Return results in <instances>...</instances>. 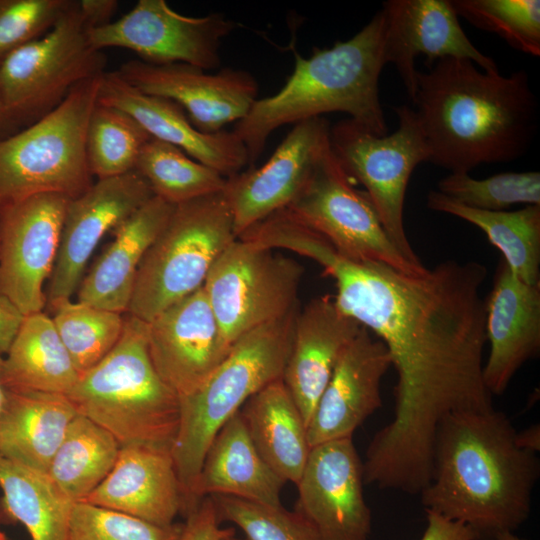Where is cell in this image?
I'll return each mask as SVG.
<instances>
[{
    "instance_id": "1",
    "label": "cell",
    "mask_w": 540,
    "mask_h": 540,
    "mask_svg": "<svg viewBox=\"0 0 540 540\" xmlns=\"http://www.w3.org/2000/svg\"><path fill=\"white\" fill-rule=\"evenodd\" d=\"M283 247L322 266L335 282L337 307L385 344L396 371L394 415L367 447L365 484L420 494L441 421L493 407L483 378L486 267L447 260L410 274L354 262L304 225L287 231Z\"/></svg>"
},
{
    "instance_id": "2",
    "label": "cell",
    "mask_w": 540,
    "mask_h": 540,
    "mask_svg": "<svg viewBox=\"0 0 540 540\" xmlns=\"http://www.w3.org/2000/svg\"><path fill=\"white\" fill-rule=\"evenodd\" d=\"M539 470L536 454L519 445L503 412L452 413L437 429L421 503L425 511L467 525L476 540H496L529 518Z\"/></svg>"
},
{
    "instance_id": "3",
    "label": "cell",
    "mask_w": 540,
    "mask_h": 540,
    "mask_svg": "<svg viewBox=\"0 0 540 540\" xmlns=\"http://www.w3.org/2000/svg\"><path fill=\"white\" fill-rule=\"evenodd\" d=\"M412 102L429 162L450 173L515 160L536 132L537 101L524 70L502 75L468 59H440L417 72Z\"/></svg>"
},
{
    "instance_id": "4",
    "label": "cell",
    "mask_w": 540,
    "mask_h": 540,
    "mask_svg": "<svg viewBox=\"0 0 540 540\" xmlns=\"http://www.w3.org/2000/svg\"><path fill=\"white\" fill-rule=\"evenodd\" d=\"M386 64L385 21L378 11L358 33L331 48L296 54L293 72L275 94L257 99L233 132L244 144L249 166L268 137L286 124L330 112H344L377 136L388 132L379 98V78Z\"/></svg>"
},
{
    "instance_id": "5",
    "label": "cell",
    "mask_w": 540,
    "mask_h": 540,
    "mask_svg": "<svg viewBox=\"0 0 540 540\" xmlns=\"http://www.w3.org/2000/svg\"><path fill=\"white\" fill-rule=\"evenodd\" d=\"M147 332V322L127 313L117 344L80 375L66 396L79 414L107 430L121 447L171 451L180 401L152 363Z\"/></svg>"
},
{
    "instance_id": "6",
    "label": "cell",
    "mask_w": 540,
    "mask_h": 540,
    "mask_svg": "<svg viewBox=\"0 0 540 540\" xmlns=\"http://www.w3.org/2000/svg\"><path fill=\"white\" fill-rule=\"evenodd\" d=\"M298 312L297 306L243 335L196 391L179 398L180 420L171 455L185 494L186 515L193 509L191 492L216 433L251 396L282 378Z\"/></svg>"
},
{
    "instance_id": "7",
    "label": "cell",
    "mask_w": 540,
    "mask_h": 540,
    "mask_svg": "<svg viewBox=\"0 0 540 540\" xmlns=\"http://www.w3.org/2000/svg\"><path fill=\"white\" fill-rule=\"evenodd\" d=\"M101 77L75 85L53 110L0 140V213L39 194L73 199L93 184L86 133Z\"/></svg>"
},
{
    "instance_id": "8",
    "label": "cell",
    "mask_w": 540,
    "mask_h": 540,
    "mask_svg": "<svg viewBox=\"0 0 540 540\" xmlns=\"http://www.w3.org/2000/svg\"><path fill=\"white\" fill-rule=\"evenodd\" d=\"M235 239L224 191L175 205L139 265L127 313L148 323L201 288Z\"/></svg>"
},
{
    "instance_id": "9",
    "label": "cell",
    "mask_w": 540,
    "mask_h": 540,
    "mask_svg": "<svg viewBox=\"0 0 540 540\" xmlns=\"http://www.w3.org/2000/svg\"><path fill=\"white\" fill-rule=\"evenodd\" d=\"M90 29L73 0L47 33L0 62V96L8 122H35L75 85L105 73L106 57L91 45Z\"/></svg>"
},
{
    "instance_id": "10",
    "label": "cell",
    "mask_w": 540,
    "mask_h": 540,
    "mask_svg": "<svg viewBox=\"0 0 540 540\" xmlns=\"http://www.w3.org/2000/svg\"><path fill=\"white\" fill-rule=\"evenodd\" d=\"M394 110L398 128L392 134L377 136L348 118L330 127V148L352 182L365 188L392 242L411 263L423 265L406 235L403 210L410 176L430 153L414 109Z\"/></svg>"
},
{
    "instance_id": "11",
    "label": "cell",
    "mask_w": 540,
    "mask_h": 540,
    "mask_svg": "<svg viewBox=\"0 0 540 540\" xmlns=\"http://www.w3.org/2000/svg\"><path fill=\"white\" fill-rule=\"evenodd\" d=\"M303 267L274 250L236 238L211 267L203 288L228 354L243 335L298 306Z\"/></svg>"
},
{
    "instance_id": "12",
    "label": "cell",
    "mask_w": 540,
    "mask_h": 540,
    "mask_svg": "<svg viewBox=\"0 0 540 540\" xmlns=\"http://www.w3.org/2000/svg\"><path fill=\"white\" fill-rule=\"evenodd\" d=\"M286 209L348 260L410 274L427 269L411 263L392 242L366 193L354 187L330 147Z\"/></svg>"
},
{
    "instance_id": "13",
    "label": "cell",
    "mask_w": 540,
    "mask_h": 540,
    "mask_svg": "<svg viewBox=\"0 0 540 540\" xmlns=\"http://www.w3.org/2000/svg\"><path fill=\"white\" fill-rule=\"evenodd\" d=\"M235 27L221 13L192 17L173 10L165 0H139L121 18L90 29L88 36L100 51L120 47L145 63H183L207 71L219 67L222 39Z\"/></svg>"
},
{
    "instance_id": "14",
    "label": "cell",
    "mask_w": 540,
    "mask_h": 540,
    "mask_svg": "<svg viewBox=\"0 0 540 540\" xmlns=\"http://www.w3.org/2000/svg\"><path fill=\"white\" fill-rule=\"evenodd\" d=\"M71 198L34 195L0 213V293L24 315L43 311Z\"/></svg>"
},
{
    "instance_id": "15",
    "label": "cell",
    "mask_w": 540,
    "mask_h": 540,
    "mask_svg": "<svg viewBox=\"0 0 540 540\" xmlns=\"http://www.w3.org/2000/svg\"><path fill=\"white\" fill-rule=\"evenodd\" d=\"M330 127L324 117L295 123L266 163L226 179L236 238L295 200L330 147Z\"/></svg>"
},
{
    "instance_id": "16",
    "label": "cell",
    "mask_w": 540,
    "mask_h": 540,
    "mask_svg": "<svg viewBox=\"0 0 540 540\" xmlns=\"http://www.w3.org/2000/svg\"><path fill=\"white\" fill-rule=\"evenodd\" d=\"M363 484V461L352 438L315 445L296 483L295 510L321 540H368L372 519Z\"/></svg>"
},
{
    "instance_id": "17",
    "label": "cell",
    "mask_w": 540,
    "mask_h": 540,
    "mask_svg": "<svg viewBox=\"0 0 540 540\" xmlns=\"http://www.w3.org/2000/svg\"><path fill=\"white\" fill-rule=\"evenodd\" d=\"M117 73L142 93L177 103L192 125L207 134L243 119L257 100L258 83L242 69L210 74L188 64L153 65L138 59L123 63Z\"/></svg>"
},
{
    "instance_id": "18",
    "label": "cell",
    "mask_w": 540,
    "mask_h": 540,
    "mask_svg": "<svg viewBox=\"0 0 540 540\" xmlns=\"http://www.w3.org/2000/svg\"><path fill=\"white\" fill-rule=\"evenodd\" d=\"M153 196L148 183L134 170L97 179L84 193L70 199L48 280V304L71 298L100 240Z\"/></svg>"
},
{
    "instance_id": "19",
    "label": "cell",
    "mask_w": 540,
    "mask_h": 540,
    "mask_svg": "<svg viewBox=\"0 0 540 540\" xmlns=\"http://www.w3.org/2000/svg\"><path fill=\"white\" fill-rule=\"evenodd\" d=\"M385 21V60L393 64L411 101L416 93L415 60L426 56L428 67L444 58L468 59L486 71L498 70L462 29L451 0H389Z\"/></svg>"
},
{
    "instance_id": "20",
    "label": "cell",
    "mask_w": 540,
    "mask_h": 540,
    "mask_svg": "<svg viewBox=\"0 0 540 540\" xmlns=\"http://www.w3.org/2000/svg\"><path fill=\"white\" fill-rule=\"evenodd\" d=\"M148 350L179 398L196 391L228 355L203 286L148 322Z\"/></svg>"
},
{
    "instance_id": "21",
    "label": "cell",
    "mask_w": 540,
    "mask_h": 540,
    "mask_svg": "<svg viewBox=\"0 0 540 540\" xmlns=\"http://www.w3.org/2000/svg\"><path fill=\"white\" fill-rule=\"evenodd\" d=\"M391 360L364 326L341 354L307 426L310 447L354 432L382 405L381 381Z\"/></svg>"
},
{
    "instance_id": "22",
    "label": "cell",
    "mask_w": 540,
    "mask_h": 540,
    "mask_svg": "<svg viewBox=\"0 0 540 540\" xmlns=\"http://www.w3.org/2000/svg\"><path fill=\"white\" fill-rule=\"evenodd\" d=\"M97 102L126 112L152 138L180 148L225 178L249 164L247 150L233 131L200 132L177 103L142 93L123 80L117 71L102 75Z\"/></svg>"
},
{
    "instance_id": "23",
    "label": "cell",
    "mask_w": 540,
    "mask_h": 540,
    "mask_svg": "<svg viewBox=\"0 0 540 540\" xmlns=\"http://www.w3.org/2000/svg\"><path fill=\"white\" fill-rule=\"evenodd\" d=\"M485 333L490 345L483 367L493 395L504 393L516 372L540 350V284L519 279L502 260L485 300Z\"/></svg>"
},
{
    "instance_id": "24",
    "label": "cell",
    "mask_w": 540,
    "mask_h": 540,
    "mask_svg": "<svg viewBox=\"0 0 540 540\" xmlns=\"http://www.w3.org/2000/svg\"><path fill=\"white\" fill-rule=\"evenodd\" d=\"M81 502L162 526L186 512L171 451L142 445L121 447L107 477Z\"/></svg>"
},
{
    "instance_id": "25",
    "label": "cell",
    "mask_w": 540,
    "mask_h": 540,
    "mask_svg": "<svg viewBox=\"0 0 540 540\" xmlns=\"http://www.w3.org/2000/svg\"><path fill=\"white\" fill-rule=\"evenodd\" d=\"M361 328L330 295L299 310L282 381L307 426L341 354Z\"/></svg>"
},
{
    "instance_id": "26",
    "label": "cell",
    "mask_w": 540,
    "mask_h": 540,
    "mask_svg": "<svg viewBox=\"0 0 540 540\" xmlns=\"http://www.w3.org/2000/svg\"><path fill=\"white\" fill-rule=\"evenodd\" d=\"M173 209L174 205L153 196L115 227L113 240L82 277L77 301L127 312L139 265Z\"/></svg>"
},
{
    "instance_id": "27",
    "label": "cell",
    "mask_w": 540,
    "mask_h": 540,
    "mask_svg": "<svg viewBox=\"0 0 540 540\" xmlns=\"http://www.w3.org/2000/svg\"><path fill=\"white\" fill-rule=\"evenodd\" d=\"M284 484L256 450L238 411L211 441L191 492V503L195 509L205 497L227 495L281 505Z\"/></svg>"
},
{
    "instance_id": "28",
    "label": "cell",
    "mask_w": 540,
    "mask_h": 540,
    "mask_svg": "<svg viewBox=\"0 0 540 540\" xmlns=\"http://www.w3.org/2000/svg\"><path fill=\"white\" fill-rule=\"evenodd\" d=\"M78 412L66 395L5 389L0 455L46 473Z\"/></svg>"
},
{
    "instance_id": "29",
    "label": "cell",
    "mask_w": 540,
    "mask_h": 540,
    "mask_svg": "<svg viewBox=\"0 0 540 540\" xmlns=\"http://www.w3.org/2000/svg\"><path fill=\"white\" fill-rule=\"evenodd\" d=\"M266 464L286 483H297L311 447L307 425L281 379L251 396L239 410Z\"/></svg>"
},
{
    "instance_id": "30",
    "label": "cell",
    "mask_w": 540,
    "mask_h": 540,
    "mask_svg": "<svg viewBox=\"0 0 540 540\" xmlns=\"http://www.w3.org/2000/svg\"><path fill=\"white\" fill-rule=\"evenodd\" d=\"M79 377L51 317L43 311L24 316L3 355V387L67 395Z\"/></svg>"
},
{
    "instance_id": "31",
    "label": "cell",
    "mask_w": 540,
    "mask_h": 540,
    "mask_svg": "<svg viewBox=\"0 0 540 540\" xmlns=\"http://www.w3.org/2000/svg\"><path fill=\"white\" fill-rule=\"evenodd\" d=\"M0 524L20 523L31 540H69L75 502L46 473L0 455Z\"/></svg>"
},
{
    "instance_id": "32",
    "label": "cell",
    "mask_w": 540,
    "mask_h": 540,
    "mask_svg": "<svg viewBox=\"0 0 540 540\" xmlns=\"http://www.w3.org/2000/svg\"><path fill=\"white\" fill-rule=\"evenodd\" d=\"M427 206L477 226L519 279L531 285L540 284V205H526L516 211L481 210L431 191Z\"/></svg>"
},
{
    "instance_id": "33",
    "label": "cell",
    "mask_w": 540,
    "mask_h": 540,
    "mask_svg": "<svg viewBox=\"0 0 540 540\" xmlns=\"http://www.w3.org/2000/svg\"><path fill=\"white\" fill-rule=\"evenodd\" d=\"M121 446L107 430L77 414L46 474L73 502H81L107 477Z\"/></svg>"
},
{
    "instance_id": "34",
    "label": "cell",
    "mask_w": 540,
    "mask_h": 540,
    "mask_svg": "<svg viewBox=\"0 0 540 540\" xmlns=\"http://www.w3.org/2000/svg\"><path fill=\"white\" fill-rule=\"evenodd\" d=\"M135 170L154 196L174 206L223 191L227 179L180 148L152 137L143 146Z\"/></svg>"
},
{
    "instance_id": "35",
    "label": "cell",
    "mask_w": 540,
    "mask_h": 540,
    "mask_svg": "<svg viewBox=\"0 0 540 540\" xmlns=\"http://www.w3.org/2000/svg\"><path fill=\"white\" fill-rule=\"evenodd\" d=\"M151 136L126 112L96 103L87 127L86 158L97 179L120 176L136 168Z\"/></svg>"
},
{
    "instance_id": "36",
    "label": "cell",
    "mask_w": 540,
    "mask_h": 540,
    "mask_svg": "<svg viewBox=\"0 0 540 540\" xmlns=\"http://www.w3.org/2000/svg\"><path fill=\"white\" fill-rule=\"evenodd\" d=\"M49 307L53 310V324L80 375L99 363L121 337V313L70 299Z\"/></svg>"
},
{
    "instance_id": "37",
    "label": "cell",
    "mask_w": 540,
    "mask_h": 540,
    "mask_svg": "<svg viewBox=\"0 0 540 540\" xmlns=\"http://www.w3.org/2000/svg\"><path fill=\"white\" fill-rule=\"evenodd\" d=\"M459 17L478 29L492 32L511 47L540 55L539 0H451Z\"/></svg>"
},
{
    "instance_id": "38",
    "label": "cell",
    "mask_w": 540,
    "mask_h": 540,
    "mask_svg": "<svg viewBox=\"0 0 540 540\" xmlns=\"http://www.w3.org/2000/svg\"><path fill=\"white\" fill-rule=\"evenodd\" d=\"M439 193L461 205L501 211L514 204L540 205V173L505 172L485 179L450 173L438 182Z\"/></svg>"
},
{
    "instance_id": "39",
    "label": "cell",
    "mask_w": 540,
    "mask_h": 540,
    "mask_svg": "<svg viewBox=\"0 0 540 540\" xmlns=\"http://www.w3.org/2000/svg\"><path fill=\"white\" fill-rule=\"evenodd\" d=\"M219 521L236 525L246 540H321L312 524L295 509L227 495L208 496Z\"/></svg>"
},
{
    "instance_id": "40",
    "label": "cell",
    "mask_w": 540,
    "mask_h": 540,
    "mask_svg": "<svg viewBox=\"0 0 540 540\" xmlns=\"http://www.w3.org/2000/svg\"><path fill=\"white\" fill-rule=\"evenodd\" d=\"M183 525H157L87 502H76L69 540H180Z\"/></svg>"
},
{
    "instance_id": "41",
    "label": "cell",
    "mask_w": 540,
    "mask_h": 540,
    "mask_svg": "<svg viewBox=\"0 0 540 540\" xmlns=\"http://www.w3.org/2000/svg\"><path fill=\"white\" fill-rule=\"evenodd\" d=\"M73 0H0V62L47 33Z\"/></svg>"
},
{
    "instance_id": "42",
    "label": "cell",
    "mask_w": 540,
    "mask_h": 540,
    "mask_svg": "<svg viewBox=\"0 0 540 540\" xmlns=\"http://www.w3.org/2000/svg\"><path fill=\"white\" fill-rule=\"evenodd\" d=\"M220 524L213 501L205 497L186 516L180 540H221L226 528Z\"/></svg>"
},
{
    "instance_id": "43",
    "label": "cell",
    "mask_w": 540,
    "mask_h": 540,
    "mask_svg": "<svg viewBox=\"0 0 540 540\" xmlns=\"http://www.w3.org/2000/svg\"><path fill=\"white\" fill-rule=\"evenodd\" d=\"M427 526L420 540H476L473 531L459 521L425 511Z\"/></svg>"
},
{
    "instance_id": "44",
    "label": "cell",
    "mask_w": 540,
    "mask_h": 540,
    "mask_svg": "<svg viewBox=\"0 0 540 540\" xmlns=\"http://www.w3.org/2000/svg\"><path fill=\"white\" fill-rule=\"evenodd\" d=\"M23 318L24 315L16 306L0 293V353L2 355L8 351Z\"/></svg>"
},
{
    "instance_id": "45",
    "label": "cell",
    "mask_w": 540,
    "mask_h": 540,
    "mask_svg": "<svg viewBox=\"0 0 540 540\" xmlns=\"http://www.w3.org/2000/svg\"><path fill=\"white\" fill-rule=\"evenodd\" d=\"M79 9L91 29L106 25L112 21V17L118 8L116 0H80Z\"/></svg>"
},
{
    "instance_id": "46",
    "label": "cell",
    "mask_w": 540,
    "mask_h": 540,
    "mask_svg": "<svg viewBox=\"0 0 540 540\" xmlns=\"http://www.w3.org/2000/svg\"><path fill=\"white\" fill-rule=\"evenodd\" d=\"M539 435V425H533L523 431H517V441L521 447L536 454L540 448Z\"/></svg>"
},
{
    "instance_id": "47",
    "label": "cell",
    "mask_w": 540,
    "mask_h": 540,
    "mask_svg": "<svg viewBox=\"0 0 540 540\" xmlns=\"http://www.w3.org/2000/svg\"><path fill=\"white\" fill-rule=\"evenodd\" d=\"M3 355L0 353V412L2 410L5 401V388L1 381V367H2Z\"/></svg>"
},
{
    "instance_id": "48",
    "label": "cell",
    "mask_w": 540,
    "mask_h": 540,
    "mask_svg": "<svg viewBox=\"0 0 540 540\" xmlns=\"http://www.w3.org/2000/svg\"><path fill=\"white\" fill-rule=\"evenodd\" d=\"M221 540H246V539L238 538L236 536L234 528H226V532L222 536Z\"/></svg>"
},
{
    "instance_id": "49",
    "label": "cell",
    "mask_w": 540,
    "mask_h": 540,
    "mask_svg": "<svg viewBox=\"0 0 540 540\" xmlns=\"http://www.w3.org/2000/svg\"><path fill=\"white\" fill-rule=\"evenodd\" d=\"M496 540H526L523 538H520L514 534V532H505L500 534Z\"/></svg>"
},
{
    "instance_id": "50",
    "label": "cell",
    "mask_w": 540,
    "mask_h": 540,
    "mask_svg": "<svg viewBox=\"0 0 540 540\" xmlns=\"http://www.w3.org/2000/svg\"><path fill=\"white\" fill-rule=\"evenodd\" d=\"M7 122H8V120H7L5 110H4V107H3V103H2V99H1V96H0V127H2Z\"/></svg>"
},
{
    "instance_id": "51",
    "label": "cell",
    "mask_w": 540,
    "mask_h": 540,
    "mask_svg": "<svg viewBox=\"0 0 540 540\" xmlns=\"http://www.w3.org/2000/svg\"><path fill=\"white\" fill-rule=\"evenodd\" d=\"M0 540H9L6 534L1 530H0Z\"/></svg>"
}]
</instances>
